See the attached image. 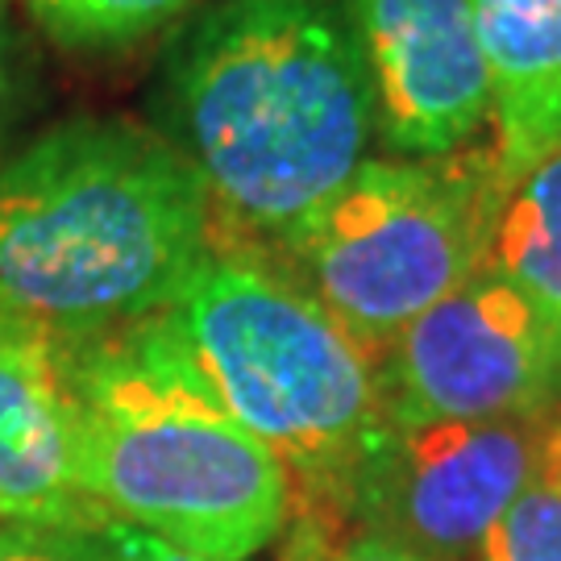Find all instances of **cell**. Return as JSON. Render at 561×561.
Returning a JSON list of instances; mask_svg holds the SVG:
<instances>
[{
	"label": "cell",
	"instance_id": "15",
	"mask_svg": "<svg viewBox=\"0 0 561 561\" xmlns=\"http://www.w3.org/2000/svg\"><path fill=\"white\" fill-rule=\"evenodd\" d=\"M0 561H88V528L0 524Z\"/></svg>",
	"mask_w": 561,
	"mask_h": 561
},
{
	"label": "cell",
	"instance_id": "2",
	"mask_svg": "<svg viewBox=\"0 0 561 561\" xmlns=\"http://www.w3.org/2000/svg\"><path fill=\"white\" fill-rule=\"evenodd\" d=\"M208 245L196 167L141 121H59L0 162V317L62 345L167 312Z\"/></svg>",
	"mask_w": 561,
	"mask_h": 561
},
{
	"label": "cell",
	"instance_id": "12",
	"mask_svg": "<svg viewBox=\"0 0 561 561\" xmlns=\"http://www.w3.org/2000/svg\"><path fill=\"white\" fill-rule=\"evenodd\" d=\"M42 30L76 50H125L159 34L192 0H25Z\"/></svg>",
	"mask_w": 561,
	"mask_h": 561
},
{
	"label": "cell",
	"instance_id": "4",
	"mask_svg": "<svg viewBox=\"0 0 561 561\" xmlns=\"http://www.w3.org/2000/svg\"><path fill=\"white\" fill-rule=\"evenodd\" d=\"M167 321L225 412L283 461L296 507L333 520L382 424L370 350L283 266L221 238Z\"/></svg>",
	"mask_w": 561,
	"mask_h": 561
},
{
	"label": "cell",
	"instance_id": "16",
	"mask_svg": "<svg viewBox=\"0 0 561 561\" xmlns=\"http://www.w3.org/2000/svg\"><path fill=\"white\" fill-rule=\"evenodd\" d=\"M324 561H437L424 558L408 545H396L387 537H375V533H345V541H329V553Z\"/></svg>",
	"mask_w": 561,
	"mask_h": 561
},
{
	"label": "cell",
	"instance_id": "1",
	"mask_svg": "<svg viewBox=\"0 0 561 561\" xmlns=\"http://www.w3.org/2000/svg\"><path fill=\"white\" fill-rule=\"evenodd\" d=\"M167 104L213 238L279 259L366 162L375 92L345 0H217L187 25Z\"/></svg>",
	"mask_w": 561,
	"mask_h": 561
},
{
	"label": "cell",
	"instance_id": "7",
	"mask_svg": "<svg viewBox=\"0 0 561 561\" xmlns=\"http://www.w3.org/2000/svg\"><path fill=\"white\" fill-rule=\"evenodd\" d=\"M382 421H516L561 412V345L486 262L375 354Z\"/></svg>",
	"mask_w": 561,
	"mask_h": 561
},
{
	"label": "cell",
	"instance_id": "6",
	"mask_svg": "<svg viewBox=\"0 0 561 561\" xmlns=\"http://www.w3.org/2000/svg\"><path fill=\"white\" fill-rule=\"evenodd\" d=\"M553 416L379 424L337 503V520L437 561H474L541 466Z\"/></svg>",
	"mask_w": 561,
	"mask_h": 561
},
{
	"label": "cell",
	"instance_id": "10",
	"mask_svg": "<svg viewBox=\"0 0 561 561\" xmlns=\"http://www.w3.org/2000/svg\"><path fill=\"white\" fill-rule=\"evenodd\" d=\"M495 162L520 183L561 150V0H479Z\"/></svg>",
	"mask_w": 561,
	"mask_h": 561
},
{
	"label": "cell",
	"instance_id": "14",
	"mask_svg": "<svg viewBox=\"0 0 561 561\" xmlns=\"http://www.w3.org/2000/svg\"><path fill=\"white\" fill-rule=\"evenodd\" d=\"M88 561H204L180 545L162 541L125 520H101L88 528Z\"/></svg>",
	"mask_w": 561,
	"mask_h": 561
},
{
	"label": "cell",
	"instance_id": "3",
	"mask_svg": "<svg viewBox=\"0 0 561 561\" xmlns=\"http://www.w3.org/2000/svg\"><path fill=\"white\" fill-rule=\"evenodd\" d=\"M62 370L76 482L101 516L204 561L254 558L287 528L291 474L225 412L167 312L62 345Z\"/></svg>",
	"mask_w": 561,
	"mask_h": 561
},
{
	"label": "cell",
	"instance_id": "13",
	"mask_svg": "<svg viewBox=\"0 0 561 561\" xmlns=\"http://www.w3.org/2000/svg\"><path fill=\"white\" fill-rule=\"evenodd\" d=\"M474 561H561V424L533 482L503 512Z\"/></svg>",
	"mask_w": 561,
	"mask_h": 561
},
{
	"label": "cell",
	"instance_id": "17",
	"mask_svg": "<svg viewBox=\"0 0 561 561\" xmlns=\"http://www.w3.org/2000/svg\"><path fill=\"white\" fill-rule=\"evenodd\" d=\"M21 101V71H18V42H13V30L0 13V138L9 129V121L18 113Z\"/></svg>",
	"mask_w": 561,
	"mask_h": 561
},
{
	"label": "cell",
	"instance_id": "9",
	"mask_svg": "<svg viewBox=\"0 0 561 561\" xmlns=\"http://www.w3.org/2000/svg\"><path fill=\"white\" fill-rule=\"evenodd\" d=\"M76 416L62 345L34 324L0 317V524L96 528L76 482Z\"/></svg>",
	"mask_w": 561,
	"mask_h": 561
},
{
	"label": "cell",
	"instance_id": "5",
	"mask_svg": "<svg viewBox=\"0 0 561 561\" xmlns=\"http://www.w3.org/2000/svg\"><path fill=\"white\" fill-rule=\"evenodd\" d=\"M503 196L495 150L366 159L271 262L375 358L400 329L486 266Z\"/></svg>",
	"mask_w": 561,
	"mask_h": 561
},
{
	"label": "cell",
	"instance_id": "11",
	"mask_svg": "<svg viewBox=\"0 0 561 561\" xmlns=\"http://www.w3.org/2000/svg\"><path fill=\"white\" fill-rule=\"evenodd\" d=\"M486 262L541 312L561 345V150L507 187Z\"/></svg>",
	"mask_w": 561,
	"mask_h": 561
},
{
	"label": "cell",
	"instance_id": "8",
	"mask_svg": "<svg viewBox=\"0 0 561 561\" xmlns=\"http://www.w3.org/2000/svg\"><path fill=\"white\" fill-rule=\"evenodd\" d=\"M375 92V134L400 159L466 150L491 121L479 0H345Z\"/></svg>",
	"mask_w": 561,
	"mask_h": 561
}]
</instances>
